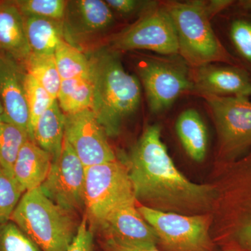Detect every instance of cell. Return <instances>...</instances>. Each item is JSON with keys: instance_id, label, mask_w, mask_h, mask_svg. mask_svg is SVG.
<instances>
[{"instance_id": "83f0119b", "label": "cell", "mask_w": 251, "mask_h": 251, "mask_svg": "<svg viewBox=\"0 0 251 251\" xmlns=\"http://www.w3.org/2000/svg\"><path fill=\"white\" fill-rule=\"evenodd\" d=\"M24 193L14 176L0 166V224L9 221Z\"/></svg>"}, {"instance_id": "44dd1931", "label": "cell", "mask_w": 251, "mask_h": 251, "mask_svg": "<svg viewBox=\"0 0 251 251\" xmlns=\"http://www.w3.org/2000/svg\"><path fill=\"white\" fill-rule=\"evenodd\" d=\"M26 37L31 53L54 54L64 39L62 22L36 16H23Z\"/></svg>"}, {"instance_id": "603a6c76", "label": "cell", "mask_w": 251, "mask_h": 251, "mask_svg": "<svg viewBox=\"0 0 251 251\" xmlns=\"http://www.w3.org/2000/svg\"><path fill=\"white\" fill-rule=\"evenodd\" d=\"M54 58L62 80L90 77V58L77 46L65 39L59 41L54 52Z\"/></svg>"}, {"instance_id": "4316f807", "label": "cell", "mask_w": 251, "mask_h": 251, "mask_svg": "<svg viewBox=\"0 0 251 251\" xmlns=\"http://www.w3.org/2000/svg\"><path fill=\"white\" fill-rule=\"evenodd\" d=\"M23 16H36L62 22L67 1L64 0H16Z\"/></svg>"}, {"instance_id": "e0dca14e", "label": "cell", "mask_w": 251, "mask_h": 251, "mask_svg": "<svg viewBox=\"0 0 251 251\" xmlns=\"http://www.w3.org/2000/svg\"><path fill=\"white\" fill-rule=\"evenodd\" d=\"M0 50L23 64L31 54L24 18L14 1H0Z\"/></svg>"}, {"instance_id": "d590c367", "label": "cell", "mask_w": 251, "mask_h": 251, "mask_svg": "<svg viewBox=\"0 0 251 251\" xmlns=\"http://www.w3.org/2000/svg\"><path fill=\"white\" fill-rule=\"evenodd\" d=\"M4 122V112L3 110L2 105H1V102H0V124Z\"/></svg>"}, {"instance_id": "ac0fdd59", "label": "cell", "mask_w": 251, "mask_h": 251, "mask_svg": "<svg viewBox=\"0 0 251 251\" xmlns=\"http://www.w3.org/2000/svg\"><path fill=\"white\" fill-rule=\"evenodd\" d=\"M52 157L30 140L21 148L13 176L24 192L40 188L49 175Z\"/></svg>"}, {"instance_id": "4fadbf2b", "label": "cell", "mask_w": 251, "mask_h": 251, "mask_svg": "<svg viewBox=\"0 0 251 251\" xmlns=\"http://www.w3.org/2000/svg\"><path fill=\"white\" fill-rule=\"evenodd\" d=\"M136 204L120 206L102 220L95 229L100 234V241H112L130 247L158 249L156 232L144 219Z\"/></svg>"}, {"instance_id": "ffe728a7", "label": "cell", "mask_w": 251, "mask_h": 251, "mask_svg": "<svg viewBox=\"0 0 251 251\" xmlns=\"http://www.w3.org/2000/svg\"><path fill=\"white\" fill-rule=\"evenodd\" d=\"M176 131L188 156L196 162L204 161L208 148L207 130L197 110L189 108L181 112L176 122Z\"/></svg>"}, {"instance_id": "5b68a950", "label": "cell", "mask_w": 251, "mask_h": 251, "mask_svg": "<svg viewBox=\"0 0 251 251\" xmlns=\"http://www.w3.org/2000/svg\"><path fill=\"white\" fill-rule=\"evenodd\" d=\"M165 8L174 23L179 53L188 64L198 68L214 62L235 64L213 30L207 2L173 1Z\"/></svg>"}, {"instance_id": "d6a6232c", "label": "cell", "mask_w": 251, "mask_h": 251, "mask_svg": "<svg viewBox=\"0 0 251 251\" xmlns=\"http://www.w3.org/2000/svg\"><path fill=\"white\" fill-rule=\"evenodd\" d=\"M100 246L102 251H161L157 248L142 249V248L127 247L112 241H100Z\"/></svg>"}, {"instance_id": "30bf717a", "label": "cell", "mask_w": 251, "mask_h": 251, "mask_svg": "<svg viewBox=\"0 0 251 251\" xmlns=\"http://www.w3.org/2000/svg\"><path fill=\"white\" fill-rule=\"evenodd\" d=\"M114 49L122 51L146 50L156 53H179L174 23L166 8H157L119 34Z\"/></svg>"}, {"instance_id": "8fae6325", "label": "cell", "mask_w": 251, "mask_h": 251, "mask_svg": "<svg viewBox=\"0 0 251 251\" xmlns=\"http://www.w3.org/2000/svg\"><path fill=\"white\" fill-rule=\"evenodd\" d=\"M138 73L149 107L154 113L169 108L180 94L194 88L186 68L175 63L147 61L140 65Z\"/></svg>"}, {"instance_id": "9c48e42d", "label": "cell", "mask_w": 251, "mask_h": 251, "mask_svg": "<svg viewBox=\"0 0 251 251\" xmlns=\"http://www.w3.org/2000/svg\"><path fill=\"white\" fill-rule=\"evenodd\" d=\"M85 167L64 138L58 158L53 160L40 186L50 200L68 211L85 208Z\"/></svg>"}, {"instance_id": "8992f818", "label": "cell", "mask_w": 251, "mask_h": 251, "mask_svg": "<svg viewBox=\"0 0 251 251\" xmlns=\"http://www.w3.org/2000/svg\"><path fill=\"white\" fill-rule=\"evenodd\" d=\"M137 204L126 165L117 160L85 168V216L92 231L111 211Z\"/></svg>"}, {"instance_id": "7402d4cb", "label": "cell", "mask_w": 251, "mask_h": 251, "mask_svg": "<svg viewBox=\"0 0 251 251\" xmlns=\"http://www.w3.org/2000/svg\"><path fill=\"white\" fill-rule=\"evenodd\" d=\"M57 100L65 115L91 110L93 104V90L90 79L62 80Z\"/></svg>"}, {"instance_id": "d6986e66", "label": "cell", "mask_w": 251, "mask_h": 251, "mask_svg": "<svg viewBox=\"0 0 251 251\" xmlns=\"http://www.w3.org/2000/svg\"><path fill=\"white\" fill-rule=\"evenodd\" d=\"M64 131L65 115L56 100L39 117L31 140L50 153L53 161L62 151Z\"/></svg>"}, {"instance_id": "cb8c5ba5", "label": "cell", "mask_w": 251, "mask_h": 251, "mask_svg": "<svg viewBox=\"0 0 251 251\" xmlns=\"http://www.w3.org/2000/svg\"><path fill=\"white\" fill-rule=\"evenodd\" d=\"M23 65L27 74L34 77L54 99H57L62 79L54 54L31 53Z\"/></svg>"}, {"instance_id": "e575fe53", "label": "cell", "mask_w": 251, "mask_h": 251, "mask_svg": "<svg viewBox=\"0 0 251 251\" xmlns=\"http://www.w3.org/2000/svg\"><path fill=\"white\" fill-rule=\"evenodd\" d=\"M241 4L243 7L247 9L251 10V0H245V1H241Z\"/></svg>"}, {"instance_id": "1f68e13d", "label": "cell", "mask_w": 251, "mask_h": 251, "mask_svg": "<svg viewBox=\"0 0 251 251\" xmlns=\"http://www.w3.org/2000/svg\"><path fill=\"white\" fill-rule=\"evenodd\" d=\"M105 1L110 9L122 15L131 14L140 4V1L135 0H106Z\"/></svg>"}, {"instance_id": "9a60e30c", "label": "cell", "mask_w": 251, "mask_h": 251, "mask_svg": "<svg viewBox=\"0 0 251 251\" xmlns=\"http://www.w3.org/2000/svg\"><path fill=\"white\" fill-rule=\"evenodd\" d=\"M112 10L102 0H75L67 1L62 21L64 39L74 45L100 34L113 23Z\"/></svg>"}, {"instance_id": "8d00e7d4", "label": "cell", "mask_w": 251, "mask_h": 251, "mask_svg": "<svg viewBox=\"0 0 251 251\" xmlns=\"http://www.w3.org/2000/svg\"><path fill=\"white\" fill-rule=\"evenodd\" d=\"M232 251V250H227V251Z\"/></svg>"}, {"instance_id": "5bb4252c", "label": "cell", "mask_w": 251, "mask_h": 251, "mask_svg": "<svg viewBox=\"0 0 251 251\" xmlns=\"http://www.w3.org/2000/svg\"><path fill=\"white\" fill-rule=\"evenodd\" d=\"M27 72L24 65L4 54H0V102L4 122L28 133L29 110L26 98Z\"/></svg>"}, {"instance_id": "3957f363", "label": "cell", "mask_w": 251, "mask_h": 251, "mask_svg": "<svg viewBox=\"0 0 251 251\" xmlns=\"http://www.w3.org/2000/svg\"><path fill=\"white\" fill-rule=\"evenodd\" d=\"M89 58V79L93 90L91 110L108 136H116L124 120L139 107V80L125 70L117 54L111 50H100Z\"/></svg>"}, {"instance_id": "f546056e", "label": "cell", "mask_w": 251, "mask_h": 251, "mask_svg": "<svg viewBox=\"0 0 251 251\" xmlns=\"http://www.w3.org/2000/svg\"><path fill=\"white\" fill-rule=\"evenodd\" d=\"M230 36L238 52L251 63V23L241 20L234 21L231 26Z\"/></svg>"}, {"instance_id": "484cf974", "label": "cell", "mask_w": 251, "mask_h": 251, "mask_svg": "<svg viewBox=\"0 0 251 251\" xmlns=\"http://www.w3.org/2000/svg\"><path fill=\"white\" fill-rule=\"evenodd\" d=\"M26 98L29 110V128L28 135L31 140L33 130L42 114L52 105L57 99H54L34 78L27 73L25 80Z\"/></svg>"}, {"instance_id": "d4e9b609", "label": "cell", "mask_w": 251, "mask_h": 251, "mask_svg": "<svg viewBox=\"0 0 251 251\" xmlns=\"http://www.w3.org/2000/svg\"><path fill=\"white\" fill-rule=\"evenodd\" d=\"M29 139L27 132L17 126L6 122L0 124V166L11 176L18 153Z\"/></svg>"}, {"instance_id": "836d02e7", "label": "cell", "mask_w": 251, "mask_h": 251, "mask_svg": "<svg viewBox=\"0 0 251 251\" xmlns=\"http://www.w3.org/2000/svg\"><path fill=\"white\" fill-rule=\"evenodd\" d=\"M232 2L233 1L229 0H215L211 1L209 3L207 2V9L211 17L212 18L214 15L227 8Z\"/></svg>"}, {"instance_id": "2e32d148", "label": "cell", "mask_w": 251, "mask_h": 251, "mask_svg": "<svg viewBox=\"0 0 251 251\" xmlns=\"http://www.w3.org/2000/svg\"><path fill=\"white\" fill-rule=\"evenodd\" d=\"M196 70L193 85L200 94L246 98L251 96V80L240 68L207 64Z\"/></svg>"}, {"instance_id": "7a4b0ae2", "label": "cell", "mask_w": 251, "mask_h": 251, "mask_svg": "<svg viewBox=\"0 0 251 251\" xmlns=\"http://www.w3.org/2000/svg\"><path fill=\"white\" fill-rule=\"evenodd\" d=\"M220 171L214 184L213 240L224 251H251V150Z\"/></svg>"}, {"instance_id": "6da1fadb", "label": "cell", "mask_w": 251, "mask_h": 251, "mask_svg": "<svg viewBox=\"0 0 251 251\" xmlns=\"http://www.w3.org/2000/svg\"><path fill=\"white\" fill-rule=\"evenodd\" d=\"M158 125L145 128L126 164L137 201L143 206L183 215L211 214L214 185L198 184L176 168L161 140Z\"/></svg>"}, {"instance_id": "4dcf8cb0", "label": "cell", "mask_w": 251, "mask_h": 251, "mask_svg": "<svg viewBox=\"0 0 251 251\" xmlns=\"http://www.w3.org/2000/svg\"><path fill=\"white\" fill-rule=\"evenodd\" d=\"M67 251H94V234L85 214Z\"/></svg>"}, {"instance_id": "f1b7e54d", "label": "cell", "mask_w": 251, "mask_h": 251, "mask_svg": "<svg viewBox=\"0 0 251 251\" xmlns=\"http://www.w3.org/2000/svg\"><path fill=\"white\" fill-rule=\"evenodd\" d=\"M0 251H41L11 221L0 224Z\"/></svg>"}, {"instance_id": "277c9868", "label": "cell", "mask_w": 251, "mask_h": 251, "mask_svg": "<svg viewBox=\"0 0 251 251\" xmlns=\"http://www.w3.org/2000/svg\"><path fill=\"white\" fill-rule=\"evenodd\" d=\"M40 188L26 191L10 218L41 251H67L79 225Z\"/></svg>"}, {"instance_id": "ba28073f", "label": "cell", "mask_w": 251, "mask_h": 251, "mask_svg": "<svg viewBox=\"0 0 251 251\" xmlns=\"http://www.w3.org/2000/svg\"><path fill=\"white\" fill-rule=\"evenodd\" d=\"M215 122L220 165L237 161L251 150V101L246 97L201 94Z\"/></svg>"}, {"instance_id": "7c38bea8", "label": "cell", "mask_w": 251, "mask_h": 251, "mask_svg": "<svg viewBox=\"0 0 251 251\" xmlns=\"http://www.w3.org/2000/svg\"><path fill=\"white\" fill-rule=\"evenodd\" d=\"M64 138L85 168L117 160L106 132L90 109L65 115Z\"/></svg>"}, {"instance_id": "52a82bcc", "label": "cell", "mask_w": 251, "mask_h": 251, "mask_svg": "<svg viewBox=\"0 0 251 251\" xmlns=\"http://www.w3.org/2000/svg\"><path fill=\"white\" fill-rule=\"evenodd\" d=\"M138 211L153 229L161 251H217L211 234L212 214L183 215L143 205Z\"/></svg>"}]
</instances>
